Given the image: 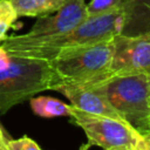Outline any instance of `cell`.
Instances as JSON below:
<instances>
[{
  "mask_svg": "<svg viewBox=\"0 0 150 150\" xmlns=\"http://www.w3.org/2000/svg\"><path fill=\"white\" fill-rule=\"evenodd\" d=\"M0 150H6V148H5V145H1V144H0Z\"/></svg>",
  "mask_w": 150,
  "mask_h": 150,
  "instance_id": "cell-17",
  "label": "cell"
},
{
  "mask_svg": "<svg viewBox=\"0 0 150 150\" xmlns=\"http://www.w3.org/2000/svg\"><path fill=\"white\" fill-rule=\"evenodd\" d=\"M87 16H97L123 8L125 0H84Z\"/></svg>",
  "mask_w": 150,
  "mask_h": 150,
  "instance_id": "cell-12",
  "label": "cell"
},
{
  "mask_svg": "<svg viewBox=\"0 0 150 150\" xmlns=\"http://www.w3.org/2000/svg\"><path fill=\"white\" fill-rule=\"evenodd\" d=\"M144 136H148V137H150V132H149V134H146V135H144Z\"/></svg>",
  "mask_w": 150,
  "mask_h": 150,
  "instance_id": "cell-18",
  "label": "cell"
},
{
  "mask_svg": "<svg viewBox=\"0 0 150 150\" xmlns=\"http://www.w3.org/2000/svg\"><path fill=\"white\" fill-rule=\"evenodd\" d=\"M18 19L16 11L9 0H0V42L7 36V32L12 28Z\"/></svg>",
  "mask_w": 150,
  "mask_h": 150,
  "instance_id": "cell-13",
  "label": "cell"
},
{
  "mask_svg": "<svg viewBox=\"0 0 150 150\" xmlns=\"http://www.w3.org/2000/svg\"><path fill=\"white\" fill-rule=\"evenodd\" d=\"M69 117L84 131L90 145L103 150H137L145 142L144 135L123 120L83 112L74 107Z\"/></svg>",
  "mask_w": 150,
  "mask_h": 150,
  "instance_id": "cell-5",
  "label": "cell"
},
{
  "mask_svg": "<svg viewBox=\"0 0 150 150\" xmlns=\"http://www.w3.org/2000/svg\"><path fill=\"white\" fill-rule=\"evenodd\" d=\"M112 42L114 53L108 76L150 74V33L136 35L117 34L114 36Z\"/></svg>",
  "mask_w": 150,
  "mask_h": 150,
  "instance_id": "cell-6",
  "label": "cell"
},
{
  "mask_svg": "<svg viewBox=\"0 0 150 150\" xmlns=\"http://www.w3.org/2000/svg\"><path fill=\"white\" fill-rule=\"evenodd\" d=\"M54 90L63 94L69 100L70 105L77 110L88 114L123 120L111 107L104 94L96 84H57Z\"/></svg>",
  "mask_w": 150,
  "mask_h": 150,
  "instance_id": "cell-8",
  "label": "cell"
},
{
  "mask_svg": "<svg viewBox=\"0 0 150 150\" xmlns=\"http://www.w3.org/2000/svg\"><path fill=\"white\" fill-rule=\"evenodd\" d=\"M93 84L128 124L142 135L150 132V74L111 75Z\"/></svg>",
  "mask_w": 150,
  "mask_h": 150,
  "instance_id": "cell-3",
  "label": "cell"
},
{
  "mask_svg": "<svg viewBox=\"0 0 150 150\" xmlns=\"http://www.w3.org/2000/svg\"><path fill=\"white\" fill-rule=\"evenodd\" d=\"M124 26L123 8L97 16H87L75 28L42 40L27 41L16 35L6 36L0 45L11 54L25 57L52 60L63 49L110 40L122 33Z\"/></svg>",
  "mask_w": 150,
  "mask_h": 150,
  "instance_id": "cell-1",
  "label": "cell"
},
{
  "mask_svg": "<svg viewBox=\"0 0 150 150\" xmlns=\"http://www.w3.org/2000/svg\"><path fill=\"white\" fill-rule=\"evenodd\" d=\"M29 104L35 115L45 118L70 116L71 114L70 104H67L66 102L52 96H33L29 98Z\"/></svg>",
  "mask_w": 150,
  "mask_h": 150,
  "instance_id": "cell-11",
  "label": "cell"
},
{
  "mask_svg": "<svg viewBox=\"0 0 150 150\" xmlns=\"http://www.w3.org/2000/svg\"><path fill=\"white\" fill-rule=\"evenodd\" d=\"M57 82L49 61L18 56L0 45V115L35 94L53 90Z\"/></svg>",
  "mask_w": 150,
  "mask_h": 150,
  "instance_id": "cell-2",
  "label": "cell"
},
{
  "mask_svg": "<svg viewBox=\"0 0 150 150\" xmlns=\"http://www.w3.org/2000/svg\"><path fill=\"white\" fill-rule=\"evenodd\" d=\"M123 12L124 26L121 34L150 33V0H125Z\"/></svg>",
  "mask_w": 150,
  "mask_h": 150,
  "instance_id": "cell-9",
  "label": "cell"
},
{
  "mask_svg": "<svg viewBox=\"0 0 150 150\" xmlns=\"http://www.w3.org/2000/svg\"><path fill=\"white\" fill-rule=\"evenodd\" d=\"M5 148L6 150H42L33 138L26 135L19 138H8Z\"/></svg>",
  "mask_w": 150,
  "mask_h": 150,
  "instance_id": "cell-14",
  "label": "cell"
},
{
  "mask_svg": "<svg viewBox=\"0 0 150 150\" xmlns=\"http://www.w3.org/2000/svg\"><path fill=\"white\" fill-rule=\"evenodd\" d=\"M145 137H146V138H149V139H150V137H148V136H145Z\"/></svg>",
  "mask_w": 150,
  "mask_h": 150,
  "instance_id": "cell-19",
  "label": "cell"
},
{
  "mask_svg": "<svg viewBox=\"0 0 150 150\" xmlns=\"http://www.w3.org/2000/svg\"><path fill=\"white\" fill-rule=\"evenodd\" d=\"M91 145H90V143L88 142V143H86V144H83V145H81V148H80V150H88L89 148H90Z\"/></svg>",
  "mask_w": 150,
  "mask_h": 150,
  "instance_id": "cell-16",
  "label": "cell"
},
{
  "mask_svg": "<svg viewBox=\"0 0 150 150\" xmlns=\"http://www.w3.org/2000/svg\"><path fill=\"white\" fill-rule=\"evenodd\" d=\"M84 0H68L57 11L39 16L30 29L16 35L21 40L35 41L66 33L87 19Z\"/></svg>",
  "mask_w": 150,
  "mask_h": 150,
  "instance_id": "cell-7",
  "label": "cell"
},
{
  "mask_svg": "<svg viewBox=\"0 0 150 150\" xmlns=\"http://www.w3.org/2000/svg\"><path fill=\"white\" fill-rule=\"evenodd\" d=\"M18 16L39 18L61 8L68 0H9Z\"/></svg>",
  "mask_w": 150,
  "mask_h": 150,
  "instance_id": "cell-10",
  "label": "cell"
},
{
  "mask_svg": "<svg viewBox=\"0 0 150 150\" xmlns=\"http://www.w3.org/2000/svg\"><path fill=\"white\" fill-rule=\"evenodd\" d=\"M7 139H8V137H7V135H6V132H5L4 128H2V125H1V123H0V144H1V145H5Z\"/></svg>",
  "mask_w": 150,
  "mask_h": 150,
  "instance_id": "cell-15",
  "label": "cell"
},
{
  "mask_svg": "<svg viewBox=\"0 0 150 150\" xmlns=\"http://www.w3.org/2000/svg\"><path fill=\"white\" fill-rule=\"evenodd\" d=\"M112 39L67 48L57 53L49 60L59 79L57 84L96 83L108 77L114 53Z\"/></svg>",
  "mask_w": 150,
  "mask_h": 150,
  "instance_id": "cell-4",
  "label": "cell"
}]
</instances>
